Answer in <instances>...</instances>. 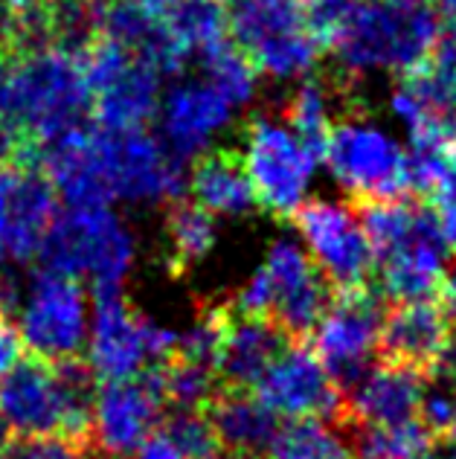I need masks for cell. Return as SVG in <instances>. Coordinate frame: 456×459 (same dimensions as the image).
<instances>
[{"mask_svg": "<svg viewBox=\"0 0 456 459\" xmlns=\"http://www.w3.org/2000/svg\"><path fill=\"white\" fill-rule=\"evenodd\" d=\"M85 56L62 47H21L0 67V119L27 154L82 126L90 111Z\"/></svg>", "mask_w": 456, "mask_h": 459, "instance_id": "1", "label": "cell"}, {"mask_svg": "<svg viewBox=\"0 0 456 459\" xmlns=\"http://www.w3.org/2000/svg\"><path fill=\"white\" fill-rule=\"evenodd\" d=\"M93 372L85 360L21 358L0 378V445L9 439L62 437L90 445Z\"/></svg>", "mask_w": 456, "mask_h": 459, "instance_id": "2", "label": "cell"}, {"mask_svg": "<svg viewBox=\"0 0 456 459\" xmlns=\"http://www.w3.org/2000/svg\"><path fill=\"white\" fill-rule=\"evenodd\" d=\"M436 30L439 15L425 0H364L331 50L346 76L375 70L404 76L430 58Z\"/></svg>", "mask_w": 456, "mask_h": 459, "instance_id": "3", "label": "cell"}, {"mask_svg": "<svg viewBox=\"0 0 456 459\" xmlns=\"http://www.w3.org/2000/svg\"><path fill=\"white\" fill-rule=\"evenodd\" d=\"M41 268L88 280L96 297L119 294L137 259V238L111 207H67L41 245Z\"/></svg>", "mask_w": 456, "mask_h": 459, "instance_id": "4", "label": "cell"}, {"mask_svg": "<svg viewBox=\"0 0 456 459\" xmlns=\"http://www.w3.org/2000/svg\"><path fill=\"white\" fill-rule=\"evenodd\" d=\"M233 44L262 76L305 79L320 58V41L305 23V0H219Z\"/></svg>", "mask_w": 456, "mask_h": 459, "instance_id": "5", "label": "cell"}, {"mask_svg": "<svg viewBox=\"0 0 456 459\" xmlns=\"http://www.w3.org/2000/svg\"><path fill=\"white\" fill-rule=\"evenodd\" d=\"M238 154L259 207L276 219H294L305 204L320 157L294 134L285 119L271 114H259L245 126Z\"/></svg>", "mask_w": 456, "mask_h": 459, "instance_id": "6", "label": "cell"}, {"mask_svg": "<svg viewBox=\"0 0 456 459\" xmlns=\"http://www.w3.org/2000/svg\"><path fill=\"white\" fill-rule=\"evenodd\" d=\"M323 160L352 201H395L410 192L407 152L364 117L334 119Z\"/></svg>", "mask_w": 456, "mask_h": 459, "instance_id": "7", "label": "cell"}, {"mask_svg": "<svg viewBox=\"0 0 456 459\" xmlns=\"http://www.w3.org/2000/svg\"><path fill=\"white\" fill-rule=\"evenodd\" d=\"M85 74L90 84V111L96 126L111 131L146 128L158 117L163 96V74L125 47L105 35L85 53Z\"/></svg>", "mask_w": 456, "mask_h": 459, "instance_id": "8", "label": "cell"}, {"mask_svg": "<svg viewBox=\"0 0 456 459\" xmlns=\"http://www.w3.org/2000/svg\"><path fill=\"white\" fill-rule=\"evenodd\" d=\"M177 332L151 323L119 294L96 297L88 332V367L99 381H128L175 355Z\"/></svg>", "mask_w": 456, "mask_h": 459, "instance_id": "9", "label": "cell"}, {"mask_svg": "<svg viewBox=\"0 0 456 459\" xmlns=\"http://www.w3.org/2000/svg\"><path fill=\"white\" fill-rule=\"evenodd\" d=\"M102 169L111 201L172 204L186 186L184 163L160 134L146 128L111 131L96 126Z\"/></svg>", "mask_w": 456, "mask_h": 459, "instance_id": "10", "label": "cell"}, {"mask_svg": "<svg viewBox=\"0 0 456 459\" xmlns=\"http://www.w3.org/2000/svg\"><path fill=\"white\" fill-rule=\"evenodd\" d=\"M18 332L32 355L76 360L88 346V297L79 280L53 271L32 273L18 297Z\"/></svg>", "mask_w": 456, "mask_h": 459, "instance_id": "11", "label": "cell"}, {"mask_svg": "<svg viewBox=\"0 0 456 459\" xmlns=\"http://www.w3.org/2000/svg\"><path fill=\"white\" fill-rule=\"evenodd\" d=\"M383 297L375 288L361 285L349 291H334L326 314L320 317L314 334V352L329 369L338 386H349L372 369V355H378Z\"/></svg>", "mask_w": 456, "mask_h": 459, "instance_id": "12", "label": "cell"}, {"mask_svg": "<svg viewBox=\"0 0 456 459\" xmlns=\"http://www.w3.org/2000/svg\"><path fill=\"white\" fill-rule=\"evenodd\" d=\"M294 224L305 241L308 256L334 291L369 285V276L375 271V250L352 204L305 201L297 210Z\"/></svg>", "mask_w": 456, "mask_h": 459, "instance_id": "13", "label": "cell"}, {"mask_svg": "<svg viewBox=\"0 0 456 459\" xmlns=\"http://www.w3.org/2000/svg\"><path fill=\"white\" fill-rule=\"evenodd\" d=\"M160 369L149 367L128 381H102L93 402L90 448L108 459H131L163 419Z\"/></svg>", "mask_w": 456, "mask_h": 459, "instance_id": "14", "label": "cell"}, {"mask_svg": "<svg viewBox=\"0 0 456 459\" xmlns=\"http://www.w3.org/2000/svg\"><path fill=\"white\" fill-rule=\"evenodd\" d=\"M58 215V195L32 157L0 166V253L30 262Z\"/></svg>", "mask_w": 456, "mask_h": 459, "instance_id": "15", "label": "cell"}, {"mask_svg": "<svg viewBox=\"0 0 456 459\" xmlns=\"http://www.w3.org/2000/svg\"><path fill=\"white\" fill-rule=\"evenodd\" d=\"M254 390L276 416L331 421L343 416V390L305 341L288 343Z\"/></svg>", "mask_w": 456, "mask_h": 459, "instance_id": "16", "label": "cell"}, {"mask_svg": "<svg viewBox=\"0 0 456 459\" xmlns=\"http://www.w3.org/2000/svg\"><path fill=\"white\" fill-rule=\"evenodd\" d=\"M262 273L268 276L273 291L271 320L291 341H305L331 303V282L308 256V250H303L291 238L273 241L265 262H262Z\"/></svg>", "mask_w": 456, "mask_h": 459, "instance_id": "17", "label": "cell"}, {"mask_svg": "<svg viewBox=\"0 0 456 459\" xmlns=\"http://www.w3.org/2000/svg\"><path fill=\"white\" fill-rule=\"evenodd\" d=\"M410 146H456V65L427 58L407 70L390 100Z\"/></svg>", "mask_w": 456, "mask_h": 459, "instance_id": "18", "label": "cell"}, {"mask_svg": "<svg viewBox=\"0 0 456 459\" xmlns=\"http://www.w3.org/2000/svg\"><path fill=\"white\" fill-rule=\"evenodd\" d=\"M453 329L456 308L448 297L392 303V308L383 314L378 358L383 364L416 369L427 378Z\"/></svg>", "mask_w": 456, "mask_h": 459, "instance_id": "19", "label": "cell"}, {"mask_svg": "<svg viewBox=\"0 0 456 459\" xmlns=\"http://www.w3.org/2000/svg\"><path fill=\"white\" fill-rule=\"evenodd\" d=\"M236 108L230 100L207 79H184L163 91L158 123L160 140L169 146L181 160L198 157L207 146L230 126Z\"/></svg>", "mask_w": 456, "mask_h": 459, "instance_id": "20", "label": "cell"}, {"mask_svg": "<svg viewBox=\"0 0 456 459\" xmlns=\"http://www.w3.org/2000/svg\"><path fill=\"white\" fill-rule=\"evenodd\" d=\"M32 160L50 178L65 207H108V192L96 128L76 126L32 152Z\"/></svg>", "mask_w": 456, "mask_h": 459, "instance_id": "21", "label": "cell"}, {"mask_svg": "<svg viewBox=\"0 0 456 459\" xmlns=\"http://www.w3.org/2000/svg\"><path fill=\"white\" fill-rule=\"evenodd\" d=\"M425 376L416 369L381 364L366 369L343 393L340 428H395L418 419Z\"/></svg>", "mask_w": 456, "mask_h": 459, "instance_id": "22", "label": "cell"}, {"mask_svg": "<svg viewBox=\"0 0 456 459\" xmlns=\"http://www.w3.org/2000/svg\"><path fill=\"white\" fill-rule=\"evenodd\" d=\"M288 343L291 337L273 320L247 317V314H236L230 308L221 355L215 364L221 390H254Z\"/></svg>", "mask_w": 456, "mask_h": 459, "instance_id": "23", "label": "cell"}, {"mask_svg": "<svg viewBox=\"0 0 456 459\" xmlns=\"http://www.w3.org/2000/svg\"><path fill=\"white\" fill-rule=\"evenodd\" d=\"M203 413L212 421L224 459H265L280 428V416L271 413L250 390H219Z\"/></svg>", "mask_w": 456, "mask_h": 459, "instance_id": "24", "label": "cell"}, {"mask_svg": "<svg viewBox=\"0 0 456 459\" xmlns=\"http://www.w3.org/2000/svg\"><path fill=\"white\" fill-rule=\"evenodd\" d=\"M192 201L210 215H247L259 207L242 154L236 149H212L195 157L189 172Z\"/></svg>", "mask_w": 456, "mask_h": 459, "instance_id": "25", "label": "cell"}, {"mask_svg": "<svg viewBox=\"0 0 456 459\" xmlns=\"http://www.w3.org/2000/svg\"><path fill=\"white\" fill-rule=\"evenodd\" d=\"M265 459H357L346 428H331L326 419H294L280 425Z\"/></svg>", "mask_w": 456, "mask_h": 459, "instance_id": "26", "label": "cell"}, {"mask_svg": "<svg viewBox=\"0 0 456 459\" xmlns=\"http://www.w3.org/2000/svg\"><path fill=\"white\" fill-rule=\"evenodd\" d=\"M215 221L195 201H172L166 212V262L172 273H184L210 256L215 247Z\"/></svg>", "mask_w": 456, "mask_h": 459, "instance_id": "27", "label": "cell"}, {"mask_svg": "<svg viewBox=\"0 0 456 459\" xmlns=\"http://www.w3.org/2000/svg\"><path fill=\"white\" fill-rule=\"evenodd\" d=\"M160 18L186 58H201L230 35L219 0H175Z\"/></svg>", "mask_w": 456, "mask_h": 459, "instance_id": "28", "label": "cell"}, {"mask_svg": "<svg viewBox=\"0 0 456 459\" xmlns=\"http://www.w3.org/2000/svg\"><path fill=\"white\" fill-rule=\"evenodd\" d=\"M331 100L334 91L317 76H305L299 88L285 105V123L294 128V134L314 152L320 160L326 154V143L331 134Z\"/></svg>", "mask_w": 456, "mask_h": 459, "instance_id": "29", "label": "cell"}, {"mask_svg": "<svg viewBox=\"0 0 456 459\" xmlns=\"http://www.w3.org/2000/svg\"><path fill=\"white\" fill-rule=\"evenodd\" d=\"M357 459H427L436 442L418 419L395 428H346Z\"/></svg>", "mask_w": 456, "mask_h": 459, "instance_id": "30", "label": "cell"}, {"mask_svg": "<svg viewBox=\"0 0 456 459\" xmlns=\"http://www.w3.org/2000/svg\"><path fill=\"white\" fill-rule=\"evenodd\" d=\"M198 62L203 65V74L207 82H212L233 108H242L256 96V84H259V70L250 62L247 53L233 39H227L221 44H215L212 50L203 53Z\"/></svg>", "mask_w": 456, "mask_h": 459, "instance_id": "31", "label": "cell"}, {"mask_svg": "<svg viewBox=\"0 0 456 459\" xmlns=\"http://www.w3.org/2000/svg\"><path fill=\"white\" fill-rule=\"evenodd\" d=\"M158 369L166 404H175L177 410H203L215 398V393L221 390L212 367L192 364V360L172 355L163 364H158Z\"/></svg>", "mask_w": 456, "mask_h": 459, "instance_id": "32", "label": "cell"}, {"mask_svg": "<svg viewBox=\"0 0 456 459\" xmlns=\"http://www.w3.org/2000/svg\"><path fill=\"white\" fill-rule=\"evenodd\" d=\"M186 459H224L221 442L203 410H175L160 419L158 428Z\"/></svg>", "mask_w": 456, "mask_h": 459, "instance_id": "33", "label": "cell"}, {"mask_svg": "<svg viewBox=\"0 0 456 459\" xmlns=\"http://www.w3.org/2000/svg\"><path fill=\"white\" fill-rule=\"evenodd\" d=\"M361 6L364 0H305V23L320 44L331 47Z\"/></svg>", "mask_w": 456, "mask_h": 459, "instance_id": "34", "label": "cell"}, {"mask_svg": "<svg viewBox=\"0 0 456 459\" xmlns=\"http://www.w3.org/2000/svg\"><path fill=\"white\" fill-rule=\"evenodd\" d=\"M0 459H88V445L62 437L9 439L0 445Z\"/></svg>", "mask_w": 456, "mask_h": 459, "instance_id": "35", "label": "cell"}, {"mask_svg": "<svg viewBox=\"0 0 456 459\" xmlns=\"http://www.w3.org/2000/svg\"><path fill=\"white\" fill-rule=\"evenodd\" d=\"M21 358H23L21 332H18V325L9 320L6 306L0 303V378H4Z\"/></svg>", "mask_w": 456, "mask_h": 459, "instance_id": "36", "label": "cell"}, {"mask_svg": "<svg viewBox=\"0 0 456 459\" xmlns=\"http://www.w3.org/2000/svg\"><path fill=\"white\" fill-rule=\"evenodd\" d=\"M21 50V32H18V18L6 0H0V67H4L12 56Z\"/></svg>", "mask_w": 456, "mask_h": 459, "instance_id": "37", "label": "cell"}, {"mask_svg": "<svg viewBox=\"0 0 456 459\" xmlns=\"http://www.w3.org/2000/svg\"><path fill=\"white\" fill-rule=\"evenodd\" d=\"M430 58L445 62V65H456V12H442Z\"/></svg>", "mask_w": 456, "mask_h": 459, "instance_id": "38", "label": "cell"}, {"mask_svg": "<svg viewBox=\"0 0 456 459\" xmlns=\"http://www.w3.org/2000/svg\"><path fill=\"white\" fill-rule=\"evenodd\" d=\"M131 459H186V456H184L181 451H177L175 445H172L169 439H166L160 430H154L151 437L140 445L137 454L131 456Z\"/></svg>", "mask_w": 456, "mask_h": 459, "instance_id": "39", "label": "cell"}, {"mask_svg": "<svg viewBox=\"0 0 456 459\" xmlns=\"http://www.w3.org/2000/svg\"><path fill=\"white\" fill-rule=\"evenodd\" d=\"M18 157H30V154L23 149V143L9 131V126L0 119V166L18 160Z\"/></svg>", "mask_w": 456, "mask_h": 459, "instance_id": "40", "label": "cell"}, {"mask_svg": "<svg viewBox=\"0 0 456 459\" xmlns=\"http://www.w3.org/2000/svg\"><path fill=\"white\" fill-rule=\"evenodd\" d=\"M134 4H140L142 9H149V12H154V15H163L166 9H169L175 0H134Z\"/></svg>", "mask_w": 456, "mask_h": 459, "instance_id": "41", "label": "cell"}, {"mask_svg": "<svg viewBox=\"0 0 456 459\" xmlns=\"http://www.w3.org/2000/svg\"><path fill=\"white\" fill-rule=\"evenodd\" d=\"M448 299H451L453 308H456V262H453V271L448 273Z\"/></svg>", "mask_w": 456, "mask_h": 459, "instance_id": "42", "label": "cell"}, {"mask_svg": "<svg viewBox=\"0 0 456 459\" xmlns=\"http://www.w3.org/2000/svg\"><path fill=\"white\" fill-rule=\"evenodd\" d=\"M442 6V12H456V0H436Z\"/></svg>", "mask_w": 456, "mask_h": 459, "instance_id": "43", "label": "cell"}, {"mask_svg": "<svg viewBox=\"0 0 456 459\" xmlns=\"http://www.w3.org/2000/svg\"><path fill=\"white\" fill-rule=\"evenodd\" d=\"M6 4H9L12 9H23V6H30V4H35V0H6Z\"/></svg>", "mask_w": 456, "mask_h": 459, "instance_id": "44", "label": "cell"}, {"mask_svg": "<svg viewBox=\"0 0 456 459\" xmlns=\"http://www.w3.org/2000/svg\"><path fill=\"white\" fill-rule=\"evenodd\" d=\"M427 459H456V451H442V454H430Z\"/></svg>", "mask_w": 456, "mask_h": 459, "instance_id": "45", "label": "cell"}, {"mask_svg": "<svg viewBox=\"0 0 456 459\" xmlns=\"http://www.w3.org/2000/svg\"><path fill=\"white\" fill-rule=\"evenodd\" d=\"M425 4H430V0H425Z\"/></svg>", "mask_w": 456, "mask_h": 459, "instance_id": "46", "label": "cell"}, {"mask_svg": "<svg viewBox=\"0 0 456 459\" xmlns=\"http://www.w3.org/2000/svg\"><path fill=\"white\" fill-rule=\"evenodd\" d=\"M102 4H105V0H102Z\"/></svg>", "mask_w": 456, "mask_h": 459, "instance_id": "47", "label": "cell"}]
</instances>
